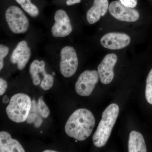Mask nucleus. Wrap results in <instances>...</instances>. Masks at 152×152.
Listing matches in <instances>:
<instances>
[{"label":"nucleus","mask_w":152,"mask_h":152,"mask_svg":"<svg viewBox=\"0 0 152 152\" xmlns=\"http://www.w3.org/2000/svg\"><path fill=\"white\" fill-rule=\"evenodd\" d=\"M5 18L9 28L15 34H23L27 31L29 20L20 8L11 6L7 10Z\"/></svg>","instance_id":"obj_4"},{"label":"nucleus","mask_w":152,"mask_h":152,"mask_svg":"<svg viewBox=\"0 0 152 152\" xmlns=\"http://www.w3.org/2000/svg\"><path fill=\"white\" fill-rule=\"evenodd\" d=\"M55 23L52 27V35L56 38L64 37L69 35L72 31L70 20L65 11L58 10L55 13Z\"/></svg>","instance_id":"obj_8"},{"label":"nucleus","mask_w":152,"mask_h":152,"mask_svg":"<svg viewBox=\"0 0 152 152\" xmlns=\"http://www.w3.org/2000/svg\"><path fill=\"white\" fill-rule=\"evenodd\" d=\"M131 38L124 33L110 32L104 35L100 40L101 45L109 50H120L127 47L131 43Z\"/></svg>","instance_id":"obj_9"},{"label":"nucleus","mask_w":152,"mask_h":152,"mask_svg":"<svg viewBox=\"0 0 152 152\" xmlns=\"http://www.w3.org/2000/svg\"><path fill=\"white\" fill-rule=\"evenodd\" d=\"M38 110L39 114L43 118H47L50 114L48 107L43 100L42 97L39 98L38 101Z\"/></svg>","instance_id":"obj_19"},{"label":"nucleus","mask_w":152,"mask_h":152,"mask_svg":"<svg viewBox=\"0 0 152 152\" xmlns=\"http://www.w3.org/2000/svg\"><path fill=\"white\" fill-rule=\"evenodd\" d=\"M120 2L126 7L133 8L137 5V0H120Z\"/></svg>","instance_id":"obj_22"},{"label":"nucleus","mask_w":152,"mask_h":152,"mask_svg":"<svg viewBox=\"0 0 152 152\" xmlns=\"http://www.w3.org/2000/svg\"><path fill=\"white\" fill-rule=\"evenodd\" d=\"M8 47L3 45H0V70H1L4 66V59L8 54Z\"/></svg>","instance_id":"obj_21"},{"label":"nucleus","mask_w":152,"mask_h":152,"mask_svg":"<svg viewBox=\"0 0 152 152\" xmlns=\"http://www.w3.org/2000/svg\"><path fill=\"white\" fill-rule=\"evenodd\" d=\"M108 9L112 16L122 21L134 22L137 21L140 17V14L137 10L126 7L118 1L112 2L109 5Z\"/></svg>","instance_id":"obj_7"},{"label":"nucleus","mask_w":152,"mask_h":152,"mask_svg":"<svg viewBox=\"0 0 152 152\" xmlns=\"http://www.w3.org/2000/svg\"><path fill=\"white\" fill-rule=\"evenodd\" d=\"M54 77L52 75L47 74L42 80L40 86L43 90L47 91L50 89L53 85Z\"/></svg>","instance_id":"obj_20"},{"label":"nucleus","mask_w":152,"mask_h":152,"mask_svg":"<svg viewBox=\"0 0 152 152\" xmlns=\"http://www.w3.org/2000/svg\"><path fill=\"white\" fill-rule=\"evenodd\" d=\"M31 56V51L26 41H22L18 44L11 55L12 64H17L18 69H23L27 64Z\"/></svg>","instance_id":"obj_11"},{"label":"nucleus","mask_w":152,"mask_h":152,"mask_svg":"<svg viewBox=\"0 0 152 152\" xmlns=\"http://www.w3.org/2000/svg\"><path fill=\"white\" fill-rule=\"evenodd\" d=\"M119 111V107L116 104H111L104 110L102 120L93 137V142L95 146L101 148L107 143L118 118Z\"/></svg>","instance_id":"obj_2"},{"label":"nucleus","mask_w":152,"mask_h":152,"mask_svg":"<svg viewBox=\"0 0 152 152\" xmlns=\"http://www.w3.org/2000/svg\"><path fill=\"white\" fill-rule=\"evenodd\" d=\"M42 118L38 112L37 103L35 99H33L26 122L29 124H33L35 127L39 128L43 122Z\"/></svg>","instance_id":"obj_16"},{"label":"nucleus","mask_w":152,"mask_h":152,"mask_svg":"<svg viewBox=\"0 0 152 152\" xmlns=\"http://www.w3.org/2000/svg\"><path fill=\"white\" fill-rule=\"evenodd\" d=\"M145 97L148 103L152 105V69L147 78Z\"/></svg>","instance_id":"obj_18"},{"label":"nucleus","mask_w":152,"mask_h":152,"mask_svg":"<svg viewBox=\"0 0 152 152\" xmlns=\"http://www.w3.org/2000/svg\"><path fill=\"white\" fill-rule=\"evenodd\" d=\"M0 152H25V150L16 140L12 139L9 133L0 132Z\"/></svg>","instance_id":"obj_13"},{"label":"nucleus","mask_w":152,"mask_h":152,"mask_svg":"<svg viewBox=\"0 0 152 152\" xmlns=\"http://www.w3.org/2000/svg\"><path fill=\"white\" fill-rule=\"evenodd\" d=\"M42 132H40V133H42Z\"/></svg>","instance_id":"obj_28"},{"label":"nucleus","mask_w":152,"mask_h":152,"mask_svg":"<svg viewBox=\"0 0 152 152\" xmlns=\"http://www.w3.org/2000/svg\"><path fill=\"white\" fill-rule=\"evenodd\" d=\"M56 151H53V150H45L43 152H56Z\"/></svg>","instance_id":"obj_26"},{"label":"nucleus","mask_w":152,"mask_h":152,"mask_svg":"<svg viewBox=\"0 0 152 152\" xmlns=\"http://www.w3.org/2000/svg\"><path fill=\"white\" fill-rule=\"evenodd\" d=\"M10 101V99H9L8 97L7 96H5L3 98L2 102L4 103H8Z\"/></svg>","instance_id":"obj_25"},{"label":"nucleus","mask_w":152,"mask_h":152,"mask_svg":"<svg viewBox=\"0 0 152 152\" xmlns=\"http://www.w3.org/2000/svg\"><path fill=\"white\" fill-rule=\"evenodd\" d=\"M29 73L32 80L33 84L39 86L41 82L40 75L44 77L47 73L45 70V63L44 61H40L35 60L31 64L29 69Z\"/></svg>","instance_id":"obj_15"},{"label":"nucleus","mask_w":152,"mask_h":152,"mask_svg":"<svg viewBox=\"0 0 152 152\" xmlns=\"http://www.w3.org/2000/svg\"><path fill=\"white\" fill-rule=\"evenodd\" d=\"M95 123L94 116L90 110L86 109H78L68 119L65 131L69 137L82 141L91 135Z\"/></svg>","instance_id":"obj_1"},{"label":"nucleus","mask_w":152,"mask_h":152,"mask_svg":"<svg viewBox=\"0 0 152 152\" xmlns=\"http://www.w3.org/2000/svg\"><path fill=\"white\" fill-rule=\"evenodd\" d=\"M55 75H56V73H55V72H53V73H52V75L54 76Z\"/></svg>","instance_id":"obj_27"},{"label":"nucleus","mask_w":152,"mask_h":152,"mask_svg":"<svg viewBox=\"0 0 152 152\" xmlns=\"http://www.w3.org/2000/svg\"><path fill=\"white\" fill-rule=\"evenodd\" d=\"M80 2L81 0H67L66 4L68 6H70L80 3Z\"/></svg>","instance_id":"obj_24"},{"label":"nucleus","mask_w":152,"mask_h":152,"mask_svg":"<svg viewBox=\"0 0 152 152\" xmlns=\"http://www.w3.org/2000/svg\"><path fill=\"white\" fill-rule=\"evenodd\" d=\"M31 100L27 95L22 93L16 94L12 97L6 113L9 118L14 122H24L27 118Z\"/></svg>","instance_id":"obj_3"},{"label":"nucleus","mask_w":152,"mask_h":152,"mask_svg":"<svg viewBox=\"0 0 152 152\" xmlns=\"http://www.w3.org/2000/svg\"><path fill=\"white\" fill-rule=\"evenodd\" d=\"M118 61V57L115 53L106 55L98 67V73L102 83L109 84L114 77V67Z\"/></svg>","instance_id":"obj_10"},{"label":"nucleus","mask_w":152,"mask_h":152,"mask_svg":"<svg viewBox=\"0 0 152 152\" xmlns=\"http://www.w3.org/2000/svg\"><path fill=\"white\" fill-rule=\"evenodd\" d=\"M109 6L108 0H94L92 7L87 13L86 18L88 22L91 24L97 22L101 17L105 15Z\"/></svg>","instance_id":"obj_12"},{"label":"nucleus","mask_w":152,"mask_h":152,"mask_svg":"<svg viewBox=\"0 0 152 152\" xmlns=\"http://www.w3.org/2000/svg\"><path fill=\"white\" fill-rule=\"evenodd\" d=\"M129 152H146V145L143 136L139 132L132 131L128 142Z\"/></svg>","instance_id":"obj_14"},{"label":"nucleus","mask_w":152,"mask_h":152,"mask_svg":"<svg viewBox=\"0 0 152 152\" xmlns=\"http://www.w3.org/2000/svg\"><path fill=\"white\" fill-rule=\"evenodd\" d=\"M7 87V82L4 79L1 78H0V95L1 96L4 94Z\"/></svg>","instance_id":"obj_23"},{"label":"nucleus","mask_w":152,"mask_h":152,"mask_svg":"<svg viewBox=\"0 0 152 152\" xmlns=\"http://www.w3.org/2000/svg\"><path fill=\"white\" fill-rule=\"evenodd\" d=\"M99 74L96 71L89 70L85 71L80 75L76 82V92L83 96H90L99 82Z\"/></svg>","instance_id":"obj_6"},{"label":"nucleus","mask_w":152,"mask_h":152,"mask_svg":"<svg viewBox=\"0 0 152 152\" xmlns=\"http://www.w3.org/2000/svg\"><path fill=\"white\" fill-rule=\"evenodd\" d=\"M78 66V60L75 49L73 47L66 46L61 51L60 63L61 73L65 77H72L75 73Z\"/></svg>","instance_id":"obj_5"},{"label":"nucleus","mask_w":152,"mask_h":152,"mask_svg":"<svg viewBox=\"0 0 152 152\" xmlns=\"http://www.w3.org/2000/svg\"><path fill=\"white\" fill-rule=\"evenodd\" d=\"M16 1L31 16L36 17L39 15L38 8L31 2V0H16Z\"/></svg>","instance_id":"obj_17"}]
</instances>
